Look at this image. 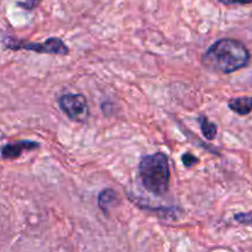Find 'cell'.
<instances>
[{
	"label": "cell",
	"instance_id": "10",
	"mask_svg": "<svg viewBox=\"0 0 252 252\" xmlns=\"http://www.w3.org/2000/svg\"><path fill=\"white\" fill-rule=\"evenodd\" d=\"M238 223L245 224V225H252V214L251 213H239L234 216Z\"/></svg>",
	"mask_w": 252,
	"mask_h": 252
},
{
	"label": "cell",
	"instance_id": "2",
	"mask_svg": "<svg viewBox=\"0 0 252 252\" xmlns=\"http://www.w3.org/2000/svg\"><path fill=\"white\" fill-rule=\"evenodd\" d=\"M139 179L143 187L155 196H162L169 191L170 186V162L165 153L145 155L138 166Z\"/></svg>",
	"mask_w": 252,
	"mask_h": 252
},
{
	"label": "cell",
	"instance_id": "7",
	"mask_svg": "<svg viewBox=\"0 0 252 252\" xmlns=\"http://www.w3.org/2000/svg\"><path fill=\"white\" fill-rule=\"evenodd\" d=\"M228 107L239 116H248L252 112V97L251 96H241L234 97L228 102Z\"/></svg>",
	"mask_w": 252,
	"mask_h": 252
},
{
	"label": "cell",
	"instance_id": "8",
	"mask_svg": "<svg viewBox=\"0 0 252 252\" xmlns=\"http://www.w3.org/2000/svg\"><path fill=\"white\" fill-rule=\"evenodd\" d=\"M199 127H201V132L203 137L207 140H214L218 133V126L214 122L209 121V118L206 115H201L198 117Z\"/></svg>",
	"mask_w": 252,
	"mask_h": 252
},
{
	"label": "cell",
	"instance_id": "1",
	"mask_svg": "<svg viewBox=\"0 0 252 252\" xmlns=\"http://www.w3.org/2000/svg\"><path fill=\"white\" fill-rule=\"evenodd\" d=\"M251 54L239 39L221 38L214 42L202 56V65L217 74H231L250 64Z\"/></svg>",
	"mask_w": 252,
	"mask_h": 252
},
{
	"label": "cell",
	"instance_id": "12",
	"mask_svg": "<svg viewBox=\"0 0 252 252\" xmlns=\"http://www.w3.org/2000/svg\"><path fill=\"white\" fill-rule=\"evenodd\" d=\"M220 4L226 6H233V5H249L252 4V0H218Z\"/></svg>",
	"mask_w": 252,
	"mask_h": 252
},
{
	"label": "cell",
	"instance_id": "4",
	"mask_svg": "<svg viewBox=\"0 0 252 252\" xmlns=\"http://www.w3.org/2000/svg\"><path fill=\"white\" fill-rule=\"evenodd\" d=\"M10 49H27L39 54H53V56H68L69 47L58 37H49L43 42H15L7 43Z\"/></svg>",
	"mask_w": 252,
	"mask_h": 252
},
{
	"label": "cell",
	"instance_id": "5",
	"mask_svg": "<svg viewBox=\"0 0 252 252\" xmlns=\"http://www.w3.org/2000/svg\"><path fill=\"white\" fill-rule=\"evenodd\" d=\"M39 148V144L33 140H19L15 143H9L1 148V158L5 160H15L25 152H32Z\"/></svg>",
	"mask_w": 252,
	"mask_h": 252
},
{
	"label": "cell",
	"instance_id": "3",
	"mask_svg": "<svg viewBox=\"0 0 252 252\" xmlns=\"http://www.w3.org/2000/svg\"><path fill=\"white\" fill-rule=\"evenodd\" d=\"M58 106L62 112L73 122H88L90 110L88 100L83 94H65L58 98Z\"/></svg>",
	"mask_w": 252,
	"mask_h": 252
},
{
	"label": "cell",
	"instance_id": "6",
	"mask_svg": "<svg viewBox=\"0 0 252 252\" xmlns=\"http://www.w3.org/2000/svg\"><path fill=\"white\" fill-rule=\"evenodd\" d=\"M121 203V198L117 192L112 189H105L98 193L97 204L98 208L105 214H108L116 206Z\"/></svg>",
	"mask_w": 252,
	"mask_h": 252
},
{
	"label": "cell",
	"instance_id": "9",
	"mask_svg": "<svg viewBox=\"0 0 252 252\" xmlns=\"http://www.w3.org/2000/svg\"><path fill=\"white\" fill-rule=\"evenodd\" d=\"M181 160H182V164H184L185 167H192L199 162L198 158L194 157V155H192L191 153H186V154L182 155Z\"/></svg>",
	"mask_w": 252,
	"mask_h": 252
},
{
	"label": "cell",
	"instance_id": "11",
	"mask_svg": "<svg viewBox=\"0 0 252 252\" xmlns=\"http://www.w3.org/2000/svg\"><path fill=\"white\" fill-rule=\"evenodd\" d=\"M41 1L42 0H25V1H19L17 5L25 10H33L38 6Z\"/></svg>",
	"mask_w": 252,
	"mask_h": 252
}]
</instances>
